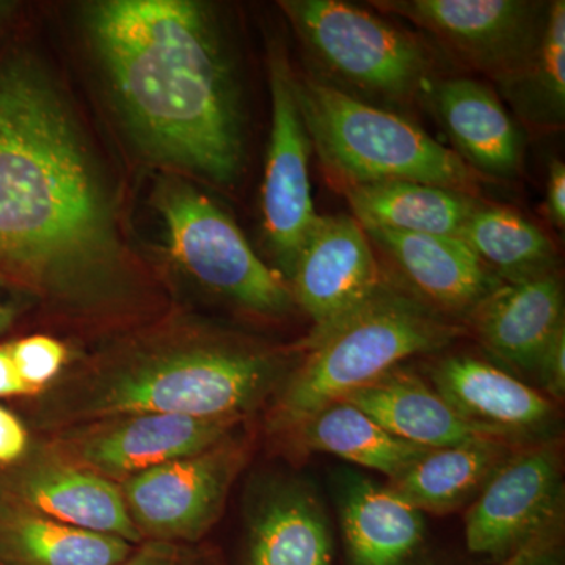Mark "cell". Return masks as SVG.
Here are the masks:
<instances>
[{"instance_id": "1", "label": "cell", "mask_w": 565, "mask_h": 565, "mask_svg": "<svg viewBox=\"0 0 565 565\" xmlns=\"http://www.w3.org/2000/svg\"><path fill=\"white\" fill-rule=\"evenodd\" d=\"M0 285L90 315L128 299L114 206L51 81L0 62Z\"/></svg>"}, {"instance_id": "2", "label": "cell", "mask_w": 565, "mask_h": 565, "mask_svg": "<svg viewBox=\"0 0 565 565\" xmlns=\"http://www.w3.org/2000/svg\"><path fill=\"white\" fill-rule=\"evenodd\" d=\"M87 25L129 129L154 159L233 184L243 170L239 93L217 22L191 0H106Z\"/></svg>"}, {"instance_id": "3", "label": "cell", "mask_w": 565, "mask_h": 565, "mask_svg": "<svg viewBox=\"0 0 565 565\" xmlns=\"http://www.w3.org/2000/svg\"><path fill=\"white\" fill-rule=\"evenodd\" d=\"M280 359L202 333H162L96 360L41 405L44 427L134 414L244 418L280 379Z\"/></svg>"}, {"instance_id": "4", "label": "cell", "mask_w": 565, "mask_h": 565, "mask_svg": "<svg viewBox=\"0 0 565 565\" xmlns=\"http://www.w3.org/2000/svg\"><path fill=\"white\" fill-rule=\"evenodd\" d=\"M467 333L456 319L386 285L332 332L305 344L270 415V427L291 434L326 405L373 384L405 359L440 351Z\"/></svg>"}, {"instance_id": "5", "label": "cell", "mask_w": 565, "mask_h": 565, "mask_svg": "<svg viewBox=\"0 0 565 565\" xmlns=\"http://www.w3.org/2000/svg\"><path fill=\"white\" fill-rule=\"evenodd\" d=\"M297 102L319 161L341 189L415 181L476 195L482 178L414 121L316 76L296 77Z\"/></svg>"}, {"instance_id": "6", "label": "cell", "mask_w": 565, "mask_h": 565, "mask_svg": "<svg viewBox=\"0 0 565 565\" xmlns=\"http://www.w3.org/2000/svg\"><path fill=\"white\" fill-rule=\"evenodd\" d=\"M305 46L337 79L384 102L426 95L434 61L423 41L371 11L341 0H286Z\"/></svg>"}, {"instance_id": "7", "label": "cell", "mask_w": 565, "mask_h": 565, "mask_svg": "<svg viewBox=\"0 0 565 565\" xmlns=\"http://www.w3.org/2000/svg\"><path fill=\"white\" fill-rule=\"evenodd\" d=\"M154 203L170 255L196 281L255 315L277 318L291 310L288 281L258 258L236 223L206 195L167 180L156 189Z\"/></svg>"}, {"instance_id": "8", "label": "cell", "mask_w": 565, "mask_h": 565, "mask_svg": "<svg viewBox=\"0 0 565 565\" xmlns=\"http://www.w3.org/2000/svg\"><path fill=\"white\" fill-rule=\"evenodd\" d=\"M373 6L407 18L457 61L500 82L533 57L544 33L550 3L530 0H381Z\"/></svg>"}, {"instance_id": "9", "label": "cell", "mask_w": 565, "mask_h": 565, "mask_svg": "<svg viewBox=\"0 0 565 565\" xmlns=\"http://www.w3.org/2000/svg\"><path fill=\"white\" fill-rule=\"evenodd\" d=\"M247 448L226 437L199 455L181 457L122 481L134 525L150 541H196L221 515Z\"/></svg>"}, {"instance_id": "10", "label": "cell", "mask_w": 565, "mask_h": 565, "mask_svg": "<svg viewBox=\"0 0 565 565\" xmlns=\"http://www.w3.org/2000/svg\"><path fill=\"white\" fill-rule=\"evenodd\" d=\"M273 125L262 189L263 228L286 281L321 215L310 180L311 141L296 93V74L281 51L269 58Z\"/></svg>"}, {"instance_id": "11", "label": "cell", "mask_w": 565, "mask_h": 565, "mask_svg": "<svg viewBox=\"0 0 565 565\" xmlns=\"http://www.w3.org/2000/svg\"><path fill=\"white\" fill-rule=\"evenodd\" d=\"M243 419L121 415L65 427L46 445L63 459L121 484L158 465L206 451L230 437Z\"/></svg>"}, {"instance_id": "12", "label": "cell", "mask_w": 565, "mask_h": 565, "mask_svg": "<svg viewBox=\"0 0 565 565\" xmlns=\"http://www.w3.org/2000/svg\"><path fill=\"white\" fill-rule=\"evenodd\" d=\"M294 303L313 322L305 344L332 332L388 282L370 236L353 215H321L288 281Z\"/></svg>"}, {"instance_id": "13", "label": "cell", "mask_w": 565, "mask_h": 565, "mask_svg": "<svg viewBox=\"0 0 565 565\" xmlns=\"http://www.w3.org/2000/svg\"><path fill=\"white\" fill-rule=\"evenodd\" d=\"M563 501L556 449L539 446L509 456L487 479L465 515V541L475 555L509 556L555 525Z\"/></svg>"}, {"instance_id": "14", "label": "cell", "mask_w": 565, "mask_h": 565, "mask_svg": "<svg viewBox=\"0 0 565 565\" xmlns=\"http://www.w3.org/2000/svg\"><path fill=\"white\" fill-rule=\"evenodd\" d=\"M0 498L66 525L117 535L139 545L120 486L55 455L47 445L31 446L22 459L0 467Z\"/></svg>"}, {"instance_id": "15", "label": "cell", "mask_w": 565, "mask_h": 565, "mask_svg": "<svg viewBox=\"0 0 565 565\" xmlns=\"http://www.w3.org/2000/svg\"><path fill=\"white\" fill-rule=\"evenodd\" d=\"M426 98L451 140V150L475 173L493 180L520 173L525 140L492 87L471 77H435Z\"/></svg>"}, {"instance_id": "16", "label": "cell", "mask_w": 565, "mask_h": 565, "mask_svg": "<svg viewBox=\"0 0 565 565\" xmlns=\"http://www.w3.org/2000/svg\"><path fill=\"white\" fill-rule=\"evenodd\" d=\"M392 259L416 299L448 318H467L500 285L498 277L457 236L364 228Z\"/></svg>"}, {"instance_id": "17", "label": "cell", "mask_w": 565, "mask_h": 565, "mask_svg": "<svg viewBox=\"0 0 565 565\" xmlns=\"http://www.w3.org/2000/svg\"><path fill=\"white\" fill-rule=\"evenodd\" d=\"M494 359L535 371L542 352L564 323L557 270L523 281L500 282L463 319Z\"/></svg>"}, {"instance_id": "18", "label": "cell", "mask_w": 565, "mask_h": 565, "mask_svg": "<svg viewBox=\"0 0 565 565\" xmlns=\"http://www.w3.org/2000/svg\"><path fill=\"white\" fill-rule=\"evenodd\" d=\"M430 377L460 415L497 430L505 440L534 434L553 416V404L544 394L476 356H446L435 364Z\"/></svg>"}, {"instance_id": "19", "label": "cell", "mask_w": 565, "mask_h": 565, "mask_svg": "<svg viewBox=\"0 0 565 565\" xmlns=\"http://www.w3.org/2000/svg\"><path fill=\"white\" fill-rule=\"evenodd\" d=\"M343 401L401 440L426 449L467 444L476 438L505 440L497 430L465 418L434 386L399 366Z\"/></svg>"}, {"instance_id": "20", "label": "cell", "mask_w": 565, "mask_h": 565, "mask_svg": "<svg viewBox=\"0 0 565 565\" xmlns=\"http://www.w3.org/2000/svg\"><path fill=\"white\" fill-rule=\"evenodd\" d=\"M341 523L352 565H404L423 542L422 512L366 478L345 484Z\"/></svg>"}, {"instance_id": "21", "label": "cell", "mask_w": 565, "mask_h": 565, "mask_svg": "<svg viewBox=\"0 0 565 565\" xmlns=\"http://www.w3.org/2000/svg\"><path fill=\"white\" fill-rule=\"evenodd\" d=\"M134 545L0 498V565H120Z\"/></svg>"}, {"instance_id": "22", "label": "cell", "mask_w": 565, "mask_h": 565, "mask_svg": "<svg viewBox=\"0 0 565 565\" xmlns=\"http://www.w3.org/2000/svg\"><path fill=\"white\" fill-rule=\"evenodd\" d=\"M363 228L457 236L481 200L470 193L415 181H384L343 191Z\"/></svg>"}, {"instance_id": "23", "label": "cell", "mask_w": 565, "mask_h": 565, "mask_svg": "<svg viewBox=\"0 0 565 565\" xmlns=\"http://www.w3.org/2000/svg\"><path fill=\"white\" fill-rule=\"evenodd\" d=\"M248 565H332V537L321 503L307 487H278L250 525Z\"/></svg>"}, {"instance_id": "24", "label": "cell", "mask_w": 565, "mask_h": 565, "mask_svg": "<svg viewBox=\"0 0 565 565\" xmlns=\"http://www.w3.org/2000/svg\"><path fill=\"white\" fill-rule=\"evenodd\" d=\"M501 438L427 449L390 487L419 512L446 514L467 503L511 456Z\"/></svg>"}, {"instance_id": "25", "label": "cell", "mask_w": 565, "mask_h": 565, "mask_svg": "<svg viewBox=\"0 0 565 565\" xmlns=\"http://www.w3.org/2000/svg\"><path fill=\"white\" fill-rule=\"evenodd\" d=\"M291 435L305 451L340 457L388 476L390 481L427 451L390 434L370 415L344 401L326 405Z\"/></svg>"}, {"instance_id": "26", "label": "cell", "mask_w": 565, "mask_h": 565, "mask_svg": "<svg viewBox=\"0 0 565 565\" xmlns=\"http://www.w3.org/2000/svg\"><path fill=\"white\" fill-rule=\"evenodd\" d=\"M487 269L504 282L555 273V244L519 212L479 203L457 234Z\"/></svg>"}, {"instance_id": "27", "label": "cell", "mask_w": 565, "mask_h": 565, "mask_svg": "<svg viewBox=\"0 0 565 565\" xmlns=\"http://www.w3.org/2000/svg\"><path fill=\"white\" fill-rule=\"evenodd\" d=\"M520 120L535 131H557L565 120V2H550L541 43L519 71L497 82Z\"/></svg>"}, {"instance_id": "28", "label": "cell", "mask_w": 565, "mask_h": 565, "mask_svg": "<svg viewBox=\"0 0 565 565\" xmlns=\"http://www.w3.org/2000/svg\"><path fill=\"white\" fill-rule=\"evenodd\" d=\"M9 349L17 373L31 397L46 393L68 362L66 345L46 334L11 341Z\"/></svg>"}, {"instance_id": "29", "label": "cell", "mask_w": 565, "mask_h": 565, "mask_svg": "<svg viewBox=\"0 0 565 565\" xmlns=\"http://www.w3.org/2000/svg\"><path fill=\"white\" fill-rule=\"evenodd\" d=\"M501 565H564L557 526H550L527 539Z\"/></svg>"}, {"instance_id": "30", "label": "cell", "mask_w": 565, "mask_h": 565, "mask_svg": "<svg viewBox=\"0 0 565 565\" xmlns=\"http://www.w3.org/2000/svg\"><path fill=\"white\" fill-rule=\"evenodd\" d=\"M535 373L542 385L553 397L564 396L565 392V327L557 330L555 337L546 344L545 351L539 359Z\"/></svg>"}, {"instance_id": "31", "label": "cell", "mask_w": 565, "mask_h": 565, "mask_svg": "<svg viewBox=\"0 0 565 565\" xmlns=\"http://www.w3.org/2000/svg\"><path fill=\"white\" fill-rule=\"evenodd\" d=\"M31 448L28 429L13 412L0 405V467L17 463Z\"/></svg>"}, {"instance_id": "32", "label": "cell", "mask_w": 565, "mask_h": 565, "mask_svg": "<svg viewBox=\"0 0 565 565\" xmlns=\"http://www.w3.org/2000/svg\"><path fill=\"white\" fill-rule=\"evenodd\" d=\"M545 212L556 230L564 232L565 226V167L563 161L550 163L546 180Z\"/></svg>"}, {"instance_id": "33", "label": "cell", "mask_w": 565, "mask_h": 565, "mask_svg": "<svg viewBox=\"0 0 565 565\" xmlns=\"http://www.w3.org/2000/svg\"><path fill=\"white\" fill-rule=\"evenodd\" d=\"M120 565H178L177 550L169 542L150 541Z\"/></svg>"}, {"instance_id": "34", "label": "cell", "mask_w": 565, "mask_h": 565, "mask_svg": "<svg viewBox=\"0 0 565 565\" xmlns=\"http://www.w3.org/2000/svg\"><path fill=\"white\" fill-rule=\"evenodd\" d=\"M29 396L31 393L22 384L11 360L9 343L0 344V397Z\"/></svg>"}, {"instance_id": "35", "label": "cell", "mask_w": 565, "mask_h": 565, "mask_svg": "<svg viewBox=\"0 0 565 565\" xmlns=\"http://www.w3.org/2000/svg\"><path fill=\"white\" fill-rule=\"evenodd\" d=\"M18 308L11 303H0V334L6 333L17 322Z\"/></svg>"}]
</instances>
